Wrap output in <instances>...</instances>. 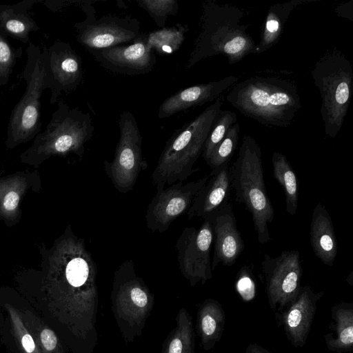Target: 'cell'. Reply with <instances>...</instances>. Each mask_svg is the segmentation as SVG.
Here are the masks:
<instances>
[{
  "label": "cell",
  "instance_id": "20",
  "mask_svg": "<svg viewBox=\"0 0 353 353\" xmlns=\"http://www.w3.org/2000/svg\"><path fill=\"white\" fill-rule=\"evenodd\" d=\"M229 164L212 170L205 185L199 190L187 212L188 219H204L229 201L230 178Z\"/></svg>",
  "mask_w": 353,
  "mask_h": 353
},
{
  "label": "cell",
  "instance_id": "17",
  "mask_svg": "<svg viewBox=\"0 0 353 353\" xmlns=\"http://www.w3.org/2000/svg\"><path fill=\"white\" fill-rule=\"evenodd\" d=\"M214 233V254L211 261L212 270L221 263L231 266L243 252L245 244L239 232L233 206L228 202L210 214Z\"/></svg>",
  "mask_w": 353,
  "mask_h": 353
},
{
  "label": "cell",
  "instance_id": "11",
  "mask_svg": "<svg viewBox=\"0 0 353 353\" xmlns=\"http://www.w3.org/2000/svg\"><path fill=\"white\" fill-rule=\"evenodd\" d=\"M214 241L211 216L199 228H183L176 242L179 268L191 286L212 278L210 253Z\"/></svg>",
  "mask_w": 353,
  "mask_h": 353
},
{
  "label": "cell",
  "instance_id": "14",
  "mask_svg": "<svg viewBox=\"0 0 353 353\" xmlns=\"http://www.w3.org/2000/svg\"><path fill=\"white\" fill-rule=\"evenodd\" d=\"M45 61L46 56L39 54L26 91L11 116L7 141L10 148L29 140L38 128L40 97L48 77Z\"/></svg>",
  "mask_w": 353,
  "mask_h": 353
},
{
  "label": "cell",
  "instance_id": "38",
  "mask_svg": "<svg viewBox=\"0 0 353 353\" xmlns=\"http://www.w3.org/2000/svg\"><path fill=\"white\" fill-rule=\"evenodd\" d=\"M245 353H272L257 343H250L245 349Z\"/></svg>",
  "mask_w": 353,
  "mask_h": 353
},
{
  "label": "cell",
  "instance_id": "27",
  "mask_svg": "<svg viewBox=\"0 0 353 353\" xmlns=\"http://www.w3.org/2000/svg\"><path fill=\"white\" fill-rule=\"evenodd\" d=\"M162 353H192L194 338L192 318L182 308L176 318V326L168 336Z\"/></svg>",
  "mask_w": 353,
  "mask_h": 353
},
{
  "label": "cell",
  "instance_id": "16",
  "mask_svg": "<svg viewBox=\"0 0 353 353\" xmlns=\"http://www.w3.org/2000/svg\"><path fill=\"white\" fill-rule=\"evenodd\" d=\"M323 292H314L310 285L301 286L295 299L283 311L275 313L279 326H281L286 338L294 347L305 345L317 303L323 296Z\"/></svg>",
  "mask_w": 353,
  "mask_h": 353
},
{
  "label": "cell",
  "instance_id": "29",
  "mask_svg": "<svg viewBox=\"0 0 353 353\" xmlns=\"http://www.w3.org/2000/svg\"><path fill=\"white\" fill-rule=\"evenodd\" d=\"M237 122L235 112L230 110H221L210 130L205 140L202 157L205 162L210 158L215 148L225 137L229 128Z\"/></svg>",
  "mask_w": 353,
  "mask_h": 353
},
{
  "label": "cell",
  "instance_id": "5",
  "mask_svg": "<svg viewBox=\"0 0 353 353\" xmlns=\"http://www.w3.org/2000/svg\"><path fill=\"white\" fill-rule=\"evenodd\" d=\"M261 156L256 139L245 134L229 172L236 200L251 214L258 241L264 245L271 240L268 224L274 220V210L267 194Z\"/></svg>",
  "mask_w": 353,
  "mask_h": 353
},
{
  "label": "cell",
  "instance_id": "4",
  "mask_svg": "<svg viewBox=\"0 0 353 353\" xmlns=\"http://www.w3.org/2000/svg\"><path fill=\"white\" fill-rule=\"evenodd\" d=\"M223 94L194 119L175 130L165 145L152 174L157 191L184 181L199 169L194 165L203 150L210 130L221 110Z\"/></svg>",
  "mask_w": 353,
  "mask_h": 353
},
{
  "label": "cell",
  "instance_id": "34",
  "mask_svg": "<svg viewBox=\"0 0 353 353\" xmlns=\"http://www.w3.org/2000/svg\"><path fill=\"white\" fill-rule=\"evenodd\" d=\"M235 287L236 292L244 301L252 300L256 294V285L251 269L243 266L238 272Z\"/></svg>",
  "mask_w": 353,
  "mask_h": 353
},
{
  "label": "cell",
  "instance_id": "30",
  "mask_svg": "<svg viewBox=\"0 0 353 353\" xmlns=\"http://www.w3.org/2000/svg\"><path fill=\"white\" fill-rule=\"evenodd\" d=\"M8 311L12 334L21 353H42L32 333L18 311L10 304L5 305Z\"/></svg>",
  "mask_w": 353,
  "mask_h": 353
},
{
  "label": "cell",
  "instance_id": "22",
  "mask_svg": "<svg viewBox=\"0 0 353 353\" xmlns=\"http://www.w3.org/2000/svg\"><path fill=\"white\" fill-rule=\"evenodd\" d=\"M321 0H290L271 6L261 26V37L254 54L263 53L274 46L281 39L290 14L298 6Z\"/></svg>",
  "mask_w": 353,
  "mask_h": 353
},
{
  "label": "cell",
  "instance_id": "12",
  "mask_svg": "<svg viewBox=\"0 0 353 353\" xmlns=\"http://www.w3.org/2000/svg\"><path fill=\"white\" fill-rule=\"evenodd\" d=\"M261 270L270 307L275 313L281 312L295 299L301 287L300 252L285 250L276 257L264 254Z\"/></svg>",
  "mask_w": 353,
  "mask_h": 353
},
{
  "label": "cell",
  "instance_id": "28",
  "mask_svg": "<svg viewBox=\"0 0 353 353\" xmlns=\"http://www.w3.org/2000/svg\"><path fill=\"white\" fill-rule=\"evenodd\" d=\"M28 187L27 180L13 176L0 180V213L6 218L15 216L21 196Z\"/></svg>",
  "mask_w": 353,
  "mask_h": 353
},
{
  "label": "cell",
  "instance_id": "31",
  "mask_svg": "<svg viewBox=\"0 0 353 353\" xmlns=\"http://www.w3.org/2000/svg\"><path fill=\"white\" fill-rule=\"evenodd\" d=\"M239 132L240 125L238 122L229 128L223 139L206 161L212 170L229 164L239 143Z\"/></svg>",
  "mask_w": 353,
  "mask_h": 353
},
{
  "label": "cell",
  "instance_id": "25",
  "mask_svg": "<svg viewBox=\"0 0 353 353\" xmlns=\"http://www.w3.org/2000/svg\"><path fill=\"white\" fill-rule=\"evenodd\" d=\"M272 163L273 176L284 190L286 211L293 216L298 209L299 181L296 175L286 157L282 153L274 152Z\"/></svg>",
  "mask_w": 353,
  "mask_h": 353
},
{
  "label": "cell",
  "instance_id": "3",
  "mask_svg": "<svg viewBox=\"0 0 353 353\" xmlns=\"http://www.w3.org/2000/svg\"><path fill=\"white\" fill-rule=\"evenodd\" d=\"M244 15V10L236 6L203 1L200 30L185 68L220 54L232 65L254 54L256 43L246 32L249 25L240 23Z\"/></svg>",
  "mask_w": 353,
  "mask_h": 353
},
{
  "label": "cell",
  "instance_id": "33",
  "mask_svg": "<svg viewBox=\"0 0 353 353\" xmlns=\"http://www.w3.org/2000/svg\"><path fill=\"white\" fill-rule=\"evenodd\" d=\"M136 3L148 13L159 29L165 28L168 17L175 16L179 10L176 0H137Z\"/></svg>",
  "mask_w": 353,
  "mask_h": 353
},
{
  "label": "cell",
  "instance_id": "7",
  "mask_svg": "<svg viewBox=\"0 0 353 353\" xmlns=\"http://www.w3.org/2000/svg\"><path fill=\"white\" fill-rule=\"evenodd\" d=\"M94 130L89 112L70 108L61 101L46 130L37 136L33 145L23 154V160L28 163H40L51 156L71 152L81 157Z\"/></svg>",
  "mask_w": 353,
  "mask_h": 353
},
{
  "label": "cell",
  "instance_id": "23",
  "mask_svg": "<svg viewBox=\"0 0 353 353\" xmlns=\"http://www.w3.org/2000/svg\"><path fill=\"white\" fill-rule=\"evenodd\" d=\"M329 327L333 332L324 336L327 349L334 352L343 353L353 350V303L340 302L331 309Z\"/></svg>",
  "mask_w": 353,
  "mask_h": 353
},
{
  "label": "cell",
  "instance_id": "13",
  "mask_svg": "<svg viewBox=\"0 0 353 353\" xmlns=\"http://www.w3.org/2000/svg\"><path fill=\"white\" fill-rule=\"evenodd\" d=\"M210 176L183 184L179 181L157 191L146 209L145 225L152 232L163 233L181 216L187 214L194 199Z\"/></svg>",
  "mask_w": 353,
  "mask_h": 353
},
{
  "label": "cell",
  "instance_id": "2",
  "mask_svg": "<svg viewBox=\"0 0 353 353\" xmlns=\"http://www.w3.org/2000/svg\"><path fill=\"white\" fill-rule=\"evenodd\" d=\"M292 71L265 69L238 81L225 100L246 117L268 128H287L301 108Z\"/></svg>",
  "mask_w": 353,
  "mask_h": 353
},
{
  "label": "cell",
  "instance_id": "10",
  "mask_svg": "<svg viewBox=\"0 0 353 353\" xmlns=\"http://www.w3.org/2000/svg\"><path fill=\"white\" fill-rule=\"evenodd\" d=\"M94 1H81L85 19L76 23L77 41L85 49H103L132 43L140 34V22L129 16H96Z\"/></svg>",
  "mask_w": 353,
  "mask_h": 353
},
{
  "label": "cell",
  "instance_id": "37",
  "mask_svg": "<svg viewBox=\"0 0 353 353\" xmlns=\"http://www.w3.org/2000/svg\"><path fill=\"white\" fill-rule=\"evenodd\" d=\"M6 28L14 34H22L26 30L25 23L17 19H10L6 23Z\"/></svg>",
  "mask_w": 353,
  "mask_h": 353
},
{
  "label": "cell",
  "instance_id": "15",
  "mask_svg": "<svg viewBox=\"0 0 353 353\" xmlns=\"http://www.w3.org/2000/svg\"><path fill=\"white\" fill-rule=\"evenodd\" d=\"M86 50L104 68L113 73L139 75L151 72L157 63L155 52L141 33L132 43Z\"/></svg>",
  "mask_w": 353,
  "mask_h": 353
},
{
  "label": "cell",
  "instance_id": "6",
  "mask_svg": "<svg viewBox=\"0 0 353 353\" xmlns=\"http://www.w3.org/2000/svg\"><path fill=\"white\" fill-rule=\"evenodd\" d=\"M311 76L319 91L324 132L336 138L341 129L353 95V69L345 54L334 48L314 63Z\"/></svg>",
  "mask_w": 353,
  "mask_h": 353
},
{
  "label": "cell",
  "instance_id": "36",
  "mask_svg": "<svg viewBox=\"0 0 353 353\" xmlns=\"http://www.w3.org/2000/svg\"><path fill=\"white\" fill-rule=\"evenodd\" d=\"M353 1L350 0L345 3H341L336 6V12L341 17L353 21L352 6Z\"/></svg>",
  "mask_w": 353,
  "mask_h": 353
},
{
  "label": "cell",
  "instance_id": "26",
  "mask_svg": "<svg viewBox=\"0 0 353 353\" xmlns=\"http://www.w3.org/2000/svg\"><path fill=\"white\" fill-rule=\"evenodd\" d=\"M188 31V25L177 23L172 27L145 33L146 41L155 54L169 55L180 48Z\"/></svg>",
  "mask_w": 353,
  "mask_h": 353
},
{
  "label": "cell",
  "instance_id": "21",
  "mask_svg": "<svg viewBox=\"0 0 353 353\" xmlns=\"http://www.w3.org/2000/svg\"><path fill=\"white\" fill-rule=\"evenodd\" d=\"M310 234L316 256L325 265L332 267L338 252V243L332 218L321 202L313 210Z\"/></svg>",
  "mask_w": 353,
  "mask_h": 353
},
{
  "label": "cell",
  "instance_id": "9",
  "mask_svg": "<svg viewBox=\"0 0 353 353\" xmlns=\"http://www.w3.org/2000/svg\"><path fill=\"white\" fill-rule=\"evenodd\" d=\"M120 136L113 159L105 160L104 170L114 188L121 193L131 191L140 172L148 167L142 155V136L134 116L129 111L121 113Z\"/></svg>",
  "mask_w": 353,
  "mask_h": 353
},
{
  "label": "cell",
  "instance_id": "1",
  "mask_svg": "<svg viewBox=\"0 0 353 353\" xmlns=\"http://www.w3.org/2000/svg\"><path fill=\"white\" fill-rule=\"evenodd\" d=\"M97 265L85 240L68 226L49 256L45 287L50 309L79 339L94 331Z\"/></svg>",
  "mask_w": 353,
  "mask_h": 353
},
{
  "label": "cell",
  "instance_id": "24",
  "mask_svg": "<svg viewBox=\"0 0 353 353\" xmlns=\"http://www.w3.org/2000/svg\"><path fill=\"white\" fill-rule=\"evenodd\" d=\"M225 316L221 304L208 299L200 305L197 312V332L205 350L212 349L222 336Z\"/></svg>",
  "mask_w": 353,
  "mask_h": 353
},
{
  "label": "cell",
  "instance_id": "18",
  "mask_svg": "<svg viewBox=\"0 0 353 353\" xmlns=\"http://www.w3.org/2000/svg\"><path fill=\"white\" fill-rule=\"evenodd\" d=\"M239 80V77L229 75L219 81L199 83L181 90L162 102L158 118H168L179 112L215 101Z\"/></svg>",
  "mask_w": 353,
  "mask_h": 353
},
{
  "label": "cell",
  "instance_id": "40",
  "mask_svg": "<svg viewBox=\"0 0 353 353\" xmlns=\"http://www.w3.org/2000/svg\"><path fill=\"white\" fill-rule=\"evenodd\" d=\"M192 353H195L194 352H192Z\"/></svg>",
  "mask_w": 353,
  "mask_h": 353
},
{
  "label": "cell",
  "instance_id": "19",
  "mask_svg": "<svg viewBox=\"0 0 353 353\" xmlns=\"http://www.w3.org/2000/svg\"><path fill=\"white\" fill-rule=\"evenodd\" d=\"M49 57L48 74L54 88V96L61 91L77 89L83 79L81 60L79 54L65 43H59L52 48Z\"/></svg>",
  "mask_w": 353,
  "mask_h": 353
},
{
  "label": "cell",
  "instance_id": "32",
  "mask_svg": "<svg viewBox=\"0 0 353 353\" xmlns=\"http://www.w3.org/2000/svg\"><path fill=\"white\" fill-rule=\"evenodd\" d=\"M34 336L42 353H63V347L55 332L38 321L30 319L26 324Z\"/></svg>",
  "mask_w": 353,
  "mask_h": 353
},
{
  "label": "cell",
  "instance_id": "35",
  "mask_svg": "<svg viewBox=\"0 0 353 353\" xmlns=\"http://www.w3.org/2000/svg\"><path fill=\"white\" fill-rule=\"evenodd\" d=\"M12 63L11 49L0 36V77H6Z\"/></svg>",
  "mask_w": 353,
  "mask_h": 353
},
{
  "label": "cell",
  "instance_id": "8",
  "mask_svg": "<svg viewBox=\"0 0 353 353\" xmlns=\"http://www.w3.org/2000/svg\"><path fill=\"white\" fill-rule=\"evenodd\" d=\"M112 310L125 336L132 341L141 334L152 309L154 297L147 285L136 272L132 260L122 262L114 272L111 294Z\"/></svg>",
  "mask_w": 353,
  "mask_h": 353
},
{
  "label": "cell",
  "instance_id": "39",
  "mask_svg": "<svg viewBox=\"0 0 353 353\" xmlns=\"http://www.w3.org/2000/svg\"><path fill=\"white\" fill-rule=\"evenodd\" d=\"M349 279L350 280V284L352 285V272H351L350 275L348 276Z\"/></svg>",
  "mask_w": 353,
  "mask_h": 353
}]
</instances>
